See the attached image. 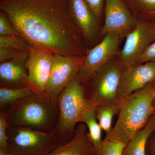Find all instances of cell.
Here are the masks:
<instances>
[{
	"instance_id": "5",
	"label": "cell",
	"mask_w": 155,
	"mask_h": 155,
	"mask_svg": "<svg viewBox=\"0 0 155 155\" xmlns=\"http://www.w3.org/2000/svg\"><path fill=\"white\" fill-rule=\"evenodd\" d=\"M9 150L12 155H48L61 144L53 132L8 125Z\"/></svg>"
},
{
	"instance_id": "9",
	"label": "cell",
	"mask_w": 155,
	"mask_h": 155,
	"mask_svg": "<svg viewBox=\"0 0 155 155\" xmlns=\"http://www.w3.org/2000/svg\"><path fill=\"white\" fill-rule=\"evenodd\" d=\"M122 38L117 33L108 34L100 43L86 51L83 64L78 75L82 83L92 79L99 69L119 55Z\"/></svg>"
},
{
	"instance_id": "21",
	"label": "cell",
	"mask_w": 155,
	"mask_h": 155,
	"mask_svg": "<svg viewBox=\"0 0 155 155\" xmlns=\"http://www.w3.org/2000/svg\"><path fill=\"white\" fill-rule=\"evenodd\" d=\"M31 46L19 35L0 36V48H9L23 51H30Z\"/></svg>"
},
{
	"instance_id": "27",
	"label": "cell",
	"mask_w": 155,
	"mask_h": 155,
	"mask_svg": "<svg viewBox=\"0 0 155 155\" xmlns=\"http://www.w3.org/2000/svg\"><path fill=\"white\" fill-rule=\"evenodd\" d=\"M88 4L96 16L99 19L101 17L104 10V0H84Z\"/></svg>"
},
{
	"instance_id": "7",
	"label": "cell",
	"mask_w": 155,
	"mask_h": 155,
	"mask_svg": "<svg viewBox=\"0 0 155 155\" xmlns=\"http://www.w3.org/2000/svg\"><path fill=\"white\" fill-rule=\"evenodd\" d=\"M118 60L123 69L136 64L140 56L155 41V22L140 19L126 35Z\"/></svg>"
},
{
	"instance_id": "28",
	"label": "cell",
	"mask_w": 155,
	"mask_h": 155,
	"mask_svg": "<svg viewBox=\"0 0 155 155\" xmlns=\"http://www.w3.org/2000/svg\"><path fill=\"white\" fill-rule=\"evenodd\" d=\"M0 155H12L10 151H8L0 148Z\"/></svg>"
},
{
	"instance_id": "25",
	"label": "cell",
	"mask_w": 155,
	"mask_h": 155,
	"mask_svg": "<svg viewBox=\"0 0 155 155\" xmlns=\"http://www.w3.org/2000/svg\"><path fill=\"white\" fill-rule=\"evenodd\" d=\"M25 51L9 48H0V62L2 63L10 61Z\"/></svg>"
},
{
	"instance_id": "6",
	"label": "cell",
	"mask_w": 155,
	"mask_h": 155,
	"mask_svg": "<svg viewBox=\"0 0 155 155\" xmlns=\"http://www.w3.org/2000/svg\"><path fill=\"white\" fill-rule=\"evenodd\" d=\"M123 67L118 59H113L99 69L92 79L91 99L95 104L119 102L118 93Z\"/></svg>"
},
{
	"instance_id": "2",
	"label": "cell",
	"mask_w": 155,
	"mask_h": 155,
	"mask_svg": "<svg viewBox=\"0 0 155 155\" xmlns=\"http://www.w3.org/2000/svg\"><path fill=\"white\" fill-rule=\"evenodd\" d=\"M155 95L154 82L119 100L117 122L104 139L127 144L153 115Z\"/></svg>"
},
{
	"instance_id": "16",
	"label": "cell",
	"mask_w": 155,
	"mask_h": 155,
	"mask_svg": "<svg viewBox=\"0 0 155 155\" xmlns=\"http://www.w3.org/2000/svg\"><path fill=\"white\" fill-rule=\"evenodd\" d=\"M155 130V115H153L147 125L137 132L125 146L123 155H146L148 140Z\"/></svg>"
},
{
	"instance_id": "23",
	"label": "cell",
	"mask_w": 155,
	"mask_h": 155,
	"mask_svg": "<svg viewBox=\"0 0 155 155\" xmlns=\"http://www.w3.org/2000/svg\"><path fill=\"white\" fill-rule=\"evenodd\" d=\"M19 35L11 20L4 12L0 14V36Z\"/></svg>"
},
{
	"instance_id": "14",
	"label": "cell",
	"mask_w": 155,
	"mask_h": 155,
	"mask_svg": "<svg viewBox=\"0 0 155 155\" xmlns=\"http://www.w3.org/2000/svg\"><path fill=\"white\" fill-rule=\"evenodd\" d=\"M29 51H25L12 60L1 63V87L11 88L28 87L26 62Z\"/></svg>"
},
{
	"instance_id": "17",
	"label": "cell",
	"mask_w": 155,
	"mask_h": 155,
	"mask_svg": "<svg viewBox=\"0 0 155 155\" xmlns=\"http://www.w3.org/2000/svg\"><path fill=\"white\" fill-rule=\"evenodd\" d=\"M79 123L85 124L88 129L89 135L97 154L100 155L103 140L102 129L98 122L95 112V107H92L84 115Z\"/></svg>"
},
{
	"instance_id": "29",
	"label": "cell",
	"mask_w": 155,
	"mask_h": 155,
	"mask_svg": "<svg viewBox=\"0 0 155 155\" xmlns=\"http://www.w3.org/2000/svg\"><path fill=\"white\" fill-rule=\"evenodd\" d=\"M153 115H155V95L153 101Z\"/></svg>"
},
{
	"instance_id": "10",
	"label": "cell",
	"mask_w": 155,
	"mask_h": 155,
	"mask_svg": "<svg viewBox=\"0 0 155 155\" xmlns=\"http://www.w3.org/2000/svg\"><path fill=\"white\" fill-rule=\"evenodd\" d=\"M54 54L46 50L31 48L26 62L27 84L37 95L47 96L46 88L52 67Z\"/></svg>"
},
{
	"instance_id": "8",
	"label": "cell",
	"mask_w": 155,
	"mask_h": 155,
	"mask_svg": "<svg viewBox=\"0 0 155 155\" xmlns=\"http://www.w3.org/2000/svg\"><path fill=\"white\" fill-rule=\"evenodd\" d=\"M84 58L54 54L52 67L46 94L54 107H58V97L69 82L78 75Z\"/></svg>"
},
{
	"instance_id": "26",
	"label": "cell",
	"mask_w": 155,
	"mask_h": 155,
	"mask_svg": "<svg viewBox=\"0 0 155 155\" xmlns=\"http://www.w3.org/2000/svg\"><path fill=\"white\" fill-rule=\"evenodd\" d=\"M155 62V41L139 59L137 64Z\"/></svg>"
},
{
	"instance_id": "15",
	"label": "cell",
	"mask_w": 155,
	"mask_h": 155,
	"mask_svg": "<svg viewBox=\"0 0 155 155\" xmlns=\"http://www.w3.org/2000/svg\"><path fill=\"white\" fill-rule=\"evenodd\" d=\"M85 124L79 123L73 137L69 141L59 145L48 155H96Z\"/></svg>"
},
{
	"instance_id": "13",
	"label": "cell",
	"mask_w": 155,
	"mask_h": 155,
	"mask_svg": "<svg viewBox=\"0 0 155 155\" xmlns=\"http://www.w3.org/2000/svg\"><path fill=\"white\" fill-rule=\"evenodd\" d=\"M68 10L72 21L83 35L84 40L91 43L98 31V20L84 0H67Z\"/></svg>"
},
{
	"instance_id": "11",
	"label": "cell",
	"mask_w": 155,
	"mask_h": 155,
	"mask_svg": "<svg viewBox=\"0 0 155 155\" xmlns=\"http://www.w3.org/2000/svg\"><path fill=\"white\" fill-rule=\"evenodd\" d=\"M105 20L101 34L117 33L122 37L133 30L137 19L124 0H105Z\"/></svg>"
},
{
	"instance_id": "22",
	"label": "cell",
	"mask_w": 155,
	"mask_h": 155,
	"mask_svg": "<svg viewBox=\"0 0 155 155\" xmlns=\"http://www.w3.org/2000/svg\"><path fill=\"white\" fill-rule=\"evenodd\" d=\"M125 146L120 142L104 139L100 155H123Z\"/></svg>"
},
{
	"instance_id": "18",
	"label": "cell",
	"mask_w": 155,
	"mask_h": 155,
	"mask_svg": "<svg viewBox=\"0 0 155 155\" xmlns=\"http://www.w3.org/2000/svg\"><path fill=\"white\" fill-rule=\"evenodd\" d=\"M124 1L134 16L136 15L141 19L155 22V0Z\"/></svg>"
},
{
	"instance_id": "12",
	"label": "cell",
	"mask_w": 155,
	"mask_h": 155,
	"mask_svg": "<svg viewBox=\"0 0 155 155\" xmlns=\"http://www.w3.org/2000/svg\"><path fill=\"white\" fill-rule=\"evenodd\" d=\"M155 82V62L136 64L122 72L118 93L119 101Z\"/></svg>"
},
{
	"instance_id": "30",
	"label": "cell",
	"mask_w": 155,
	"mask_h": 155,
	"mask_svg": "<svg viewBox=\"0 0 155 155\" xmlns=\"http://www.w3.org/2000/svg\"><path fill=\"white\" fill-rule=\"evenodd\" d=\"M154 154L155 155V146H154Z\"/></svg>"
},
{
	"instance_id": "3",
	"label": "cell",
	"mask_w": 155,
	"mask_h": 155,
	"mask_svg": "<svg viewBox=\"0 0 155 155\" xmlns=\"http://www.w3.org/2000/svg\"><path fill=\"white\" fill-rule=\"evenodd\" d=\"M78 75L59 96L58 123L53 130L61 144V140L75 133L77 124L84 114L95 105L85 95V90Z\"/></svg>"
},
{
	"instance_id": "1",
	"label": "cell",
	"mask_w": 155,
	"mask_h": 155,
	"mask_svg": "<svg viewBox=\"0 0 155 155\" xmlns=\"http://www.w3.org/2000/svg\"><path fill=\"white\" fill-rule=\"evenodd\" d=\"M0 8L32 47L64 56L86 55L84 38L70 17L67 0H0Z\"/></svg>"
},
{
	"instance_id": "31",
	"label": "cell",
	"mask_w": 155,
	"mask_h": 155,
	"mask_svg": "<svg viewBox=\"0 0 155 155\" xmlns=\"http://www.w3.org/2000/svg\"><path fill=\"white\" fill-rule=\"evenodd\" d=\"M96 155H99L96 154Z\"/></svg>"
},
{
	"instance_id": "24",
	"label": "cell",
	"mask_w": 155,
	"mask_h": 155,
	"mask_svg": "<svg viewBox=\"0 0 155 155\" xmlns=\"http://www.w3.org/2000/svg\"><path fill=\"white\" fill-rule=\"evenodd\" d=\"M8 123L5 114L1 112L0 114V148L10 151L8 142Z\"/></svg>"
},
{
	"instance_id": "19",
	"label": "cell",
	"mask_w": 155,
	"mask_h": 155,
	"mask_svg": "<svg viewBox=\"0 0 155 155\" xmlns=\"http://www.w3.org/2000/svg\"><path fill=\"white\" fill-rule=\"evenodd\" d=\"M35 94L28 87H4L0 88L1 108L10 107L20 100Z\"/></svg>"
},
{
	"instance_id": "20",
	"label": "cell",
	"mask_w": 155,
	"mask_h": 155,
	"mask_svg": "<svg viewBox=\"0 0 155 155\" xmlns=\"http://www.w3.org/2000/svg\"><path fill=\"white\" fill-rule=\"evenodd\" d=\"M119 108V101L116 104L98 105L95 107L97 120L106 134L113 128L112 121L114 116L118 114Z\"/></svg>"
},
{
	"instance_id": "4",
	"label": "cell",
	"mask_w": 155,
	"mask_h": 155,
	"mask_svg": "<svg viewBox=\"0 0 155 155\" xmlns=\"http://www.w3.org/2000/svg\"><path fill=\"white\" fill-rule=\"evenodd\" d=\"M57 109L47 97L34 94L10 106L5 114L9 125L51 132L56 127Z\"/></svg>"
}]
</instances>
